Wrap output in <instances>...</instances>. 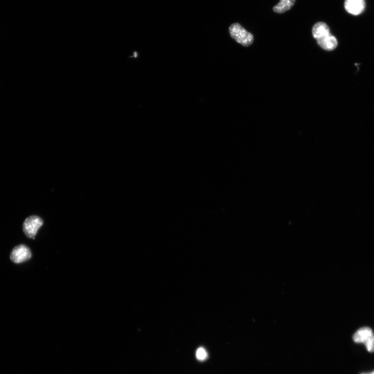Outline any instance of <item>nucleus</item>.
Returning a JSON list of instances; mask_svg holds the SVG:
<instances>
[{
  "instance_id": "nucleus-1",
  "label": "nucleus",
  "mask_w": 374,
  "mask_h": 374,
  "mask_svg": "<svg viewBox=\"0 0 374 374\" xmlns=\"http://www.w3.org/2000/svg\"><path fill=\"white\" fill-rule=\"evenodd\" d=\"M312 32L313 37L322 49L332 51L337 47V40L331 34L330 28L326 23L320 21L315 23Z\"/></svg>"
},
{
  "instance_id": "nucleus-2",
  "label": "nucleus",
  "mask_w": 374,
  "mask_h": 374,
  "mask_svg": "<svg viewBox=\"0 0 374 374\" xmlns=\"http://www.w3.org/2000/svg\"><path fill=\"white\" fill-rule=\"evenodd\" d=\"M230 35L235 42L244 46H249L253 43L254 36L247 31L239 23H234L229 27Z\"/></svg>"
},
{
  "instance_id": "nucleus-3",
  "label": "nucleus",
  "mask_w": 374,
  "mask_h": 374,
  "mask_svg": "<svg viewBox=\"0 0 374 374\" xmlns=\"http://www.w3.org/2000/svg\"><path fill=\"white\" fill-rule=\"evenodd\" d=\"M43 224V220L37 216H31L28 217L22 226L24 233L30 238L35 239L39 229Z\"/></svg>"
},
{
  "instance_id": "nucleus-4",
  "label": "nucleus",
  "mask_w": 374,
  "mask_h": 374,
  "mask_svg": "<svg viewBox=\"0 0 374 374\" xmlns=\"http://www.w3.org/2000/svg\"><path fill=\"white\" fill-rule=\"evenodd\" d=\"M31 257L30 249L24 245L16 247L12 250L10 258L14 263L20 264L28 261Z\"/></svg>"
},
{
  "instance_id": "nucleus-5",
  "label": "nucleus",
  "mask_w": 374,
  "mask_h": 374,
  "mask_svg": "<svg viewBox=\"0 0 374 374\" xmlns=\"http://www.w3.org/2000/svg\"><path fill=\"white\" fill-rule=\"evenodd\" d=\"M344 6L348 13L357 16L364 11L366 3L365 0H345Z\"/></svg>"
},
{
  "instance_id": "nucleus-6",
  "label": "nucleus",
  "mask_w": 374,
  "mask_h": 374,
  "mask_svg": "<svg viewBox=\"0 0 374 374\" xmlns=\"http://www.w3.org/2000/svg\"><path fill=\"white\" fill-rule=\"evenodd\" d=\"M374 335V333L371 329L364 327L357 330L353 335V339L356 343L365 344Z\"/></svg>"
},
{
  "instance_id": "nucleus-7",
  "label": "nucleus",
  "mask_w": 374,
  "mask_h": 374,
  "mask_svg": "<svg viewBox=\"0 0 374 374\" xmlns=\"http://www.w3.org/2000/svg\"><path fill=\"white\" fill-rule=\"evenodd\" d=\"M296 0H280V2L273 7V11L278 14L285 13L291 9Z\"/></svg>"
},
{
  "instance_id": "nucleus-8",
  "label": "nucleus",
  "mask_w": 374,
  "mask_h": 374,
  "mask_svg": "<svg viewBox=\"0 0 374 374\" xmlns=\"http://www.w3.org/2000/svg\"><path fill=\"white\" fill-rule=\"evenodd\" d=\"M197 358L200 361L205 360L208 357V353L206 350L203 348H200L196 352Z\"/></svg>"
},
{
  "instance_id": "nucleus-9",
  "label": "nucleus",
  "mask_w": 374,
  "mask_h": 374,
  "mask_svg": "<svg viewBox=\"0 0 374 374\" xmlns=\"http://www.w3.org/2000/svg\"><path fill=\"white\" fill-rule=\"evenodd\" d=\"M369 353L374 352V335L364 344Z\"/></svg>"
},
{
  "instance_id": "nucleus-10",
  "label": "nucleus",
  "mask_w": 374,
  "mask_h": 374,
  "mask_svg": "<svg viewBox=\"0 0 374 374\" xmlns=\"http://www.w3.org/2000/svg\"><path fill=\"white\" fill-rule=\"evenodd\" d=\"M374 374V371L372 372V373H369V374Z\"/></svg>"
}]
</instances>
